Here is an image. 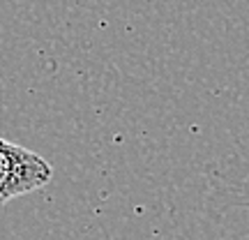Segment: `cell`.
<instances>
[{
  "label": "cell",
  "instance_id": "cell-1",
  "mask_svg": "<svg viewBox=\"0 0 249 240\" xmlns=\"http://www.w3.org/2000/svg\"><path fill=\"white\" fill-rule=\"evenodd\" d=\"M53 178L51 164L23 146L0 139V205L35 192Z\"/></svg>",
  "mask_w": 249,
  "mask_h": 240
},
{
  "label": "cell",
  "instance_id": "cell-2",
  "mask_svg": "<svg viewBox=\"0 0 249 240\" xmlns=\"http://www.w3.org/2000/svg\"><path fill=\"white\" fill-rule=\"evenodd\" d=\"M210 203L217 210L247 208L249 210V136L238 141L224 160L208 169Z\"/></svg>",
  "mask_w": 249,
  "mask_h": 240
},
{
  "label": "cell",
  "instance_id": "cell-3",
  "mask_svg": "<svg viewBox=\"0 0 249 240\" xmlns=\"http://www.w3.org/2000/svg\"><path fill=\"white\" fill-rule=\"evenodd\" d=\"M240 240H249V236H245V238H240Z\"/></svg>",
  "mask_w": 249,
  "mask_h": 240
}]
</instances>
